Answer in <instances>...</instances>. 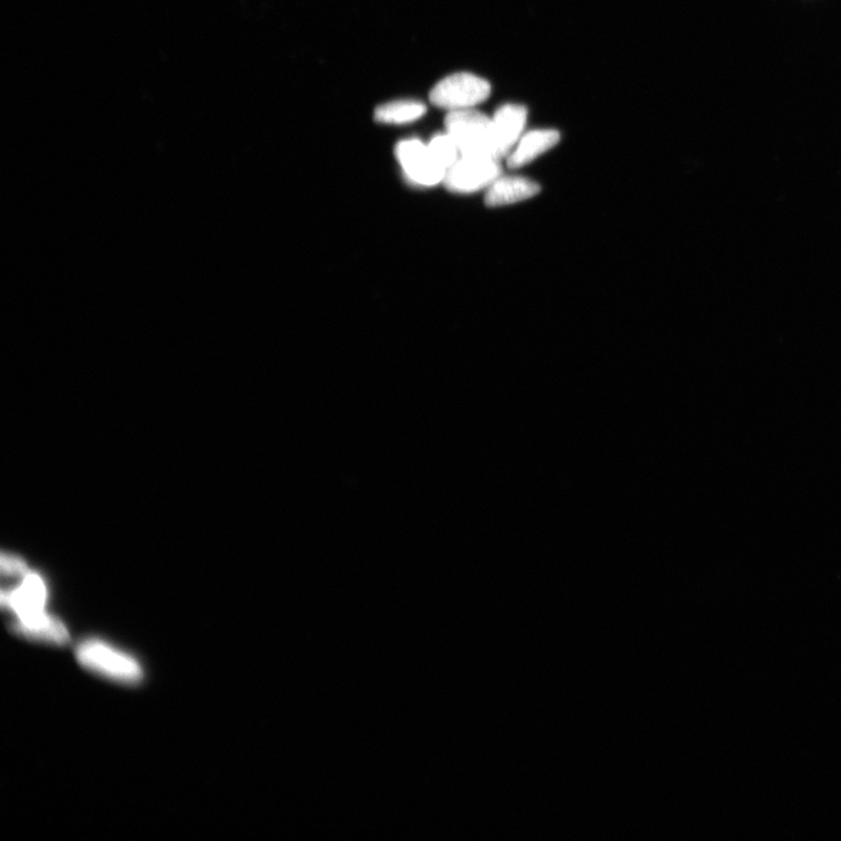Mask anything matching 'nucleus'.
I'll return each mask as SVG.
<instances>
[{
	"instance_id": "nucleus-1",
	"label": "nucleus",
	"mask_w": 841,
	"mask_h": 841,
	"mask_svg": "<svg viewBox=\"0 0 841 841\" xmlns=\"http://www.w3.org/2000/svg\"><path fill=\"white\" fill-rule=\"evenodd\" d=\"M446 134L456 143L461 156L495 157L492 120L474 109L449 112Z\"/></svg>"
},
{
	"instance_id": "nucleus-2",
	"label": "nucleus",
	"mask_w": 841,
	"mask_h": 841,
	"mask_svg": "<svg viewBox=\"0 0 841 841\" xmlns=\"http://www.w3.org/2000/svg\"><path fill=\"white\" fill-rule=\"evenodd\" d=\"M488 82L475 74L458 73L441 80L430 93V99L437 107L449 112L474 109L488 98Z\"/></svg>"
},
{
	"instance_id": "nucleus-3",
	"label": "nucleus",
	"mask_w": 841,
	"mask_h": 841,
	"mask_svg": "<svg viewBox=\"0 0 841 841\" xmlns=\"http://www.w3.org/2000/svg\"><path fill=\"white\" fill-rule=\"evenodd\" d=\"M78 662L85 667L123 683H137L141 679L138 663L125 653L104 642L87 641L76 652Z\"/></svg>"
},
{
	"instance_id": "nucleus-4",
	"label": "nucleus",
	"mask_w": 841,
	"mask_h": 841,
	"mask_svg": "<svg viewBox=\"0 0 841 841\" xmlns=\"http://www.w3.org/2000/svg\"><path fill=\"white\" fill-rule=\"evenodd\" d=\"M501 175L502 168L497 158L461 156L448 170L444 183L450 191L473 193L488 188Z\"/></svg>"
},
{
	"instance_id": "nucleus-5",
	"label": "nucleus",
	"mask_w": 841,
	"mask_h": 841,
	"mask_svg": "<svg viewBox=\"0 0 841 841\" xmlns=\"http://www.w3.org/2000/svg\"><path fill=\"white\" fill-rule=\"evenodd\" d=\"M407 178L419 187H435L444 181L446 170L435 160L428 146L419 139H406L396 149Z\"/></svg>"
},
{
	"instance_id": "nucleus-6",
	"label": "nucleus",
	"mask_w": 841,
	"mask_h": 841,
	"mask_svg": "<svg viewBox=\"0 0 841 841\" xmlns=\"http://www.w3.org/2000/svg\"><path fill=\"white\" fill-rule=\"evenodd\" d=\"M491 120L494 154L500 159L508 156L522 138L527 122V109L521 105H505Z\"/></svg>"
},
{
	"instance_id": "nucleus-7",
	"label": "nucleus",
	"mask_w": 841,
	"mask_h": 841,
	"mask_svg": "<svg viewBox=\"0 0 841 841\" xmlns=\"http://www.w3.org/2000/svg\"><path fill=\"white\" fill-rule=\"evenodd\" d=\"M22 587L14 591L3 590V606L13 609L18 619L35 617L44 612L46 602V588L35 574L27 572Z\"/></svg>"
},
{
	"instance_id": "nucleus-8",
	"label": "nucleus",
	"mask_w": 841,
	"mask_h": 841,
	"mask_svg": "<svg viewBox=\"0 0 841 841\" xmlns=\"http://www.w3.org/2000/svg\"><path fill=\"white\" fill-rule=\"evenodd\" d=\"M560 134L553 129H538L522 136L507 157L511 169H519L558 146Z\"/></svg>"
},
{
	"instance_id": "nucleus-9",
	"label": "nucleus",
	"mask_w": 841,
	"mask_h": 841,
	"mask_svg": "<svg viewBox=\"0 0 841 841\" xmlns=\"http://www.w3.org/2000/svg\"><path fill=\"white\" fill-rule=\"evenodd\" d=\"M540 185L523 177H500L492 182L485 202L491 208L506 207L537 196Z\"/></svg>"
},
{
	"instance_id": "nucleus-10",
	"label": "nucleus",
	"mask_w": 841,
	"mask_h": 841,
	"mask_svg": "<svg viewBox=\"0 0 841 841\" xmlns=\"http://www.w3.org/2000/svg\"><path fill=\"white\" fill-rule=\"evenodd\" d=\"M13 630L24 638L64 645L70 642L67 628L59 620L49 617L45 612L27 619H18Z\"/></svg>"
},
{
	"instance_id": "nucleus-11",
	"label": "nucleus",
	"mask_w": 841,
	"mask_h": 841,
	"mask_svg": "<svg viewBox=\"0 0 841 841\" xmlns=\"http://www.w3.org/2000/svg\"><path fill=\"white\" fill-rule=\"evenodd\" d=\"M427 112L422 102L414 99H400L389 102L376 111V119L387 125H404L421 118Z\"/></svg>"
},
{
	"instance_id": "nucleus-12",
	"label": "nucleus",
	"mask_w": 841,
	"mask_h": 841,
	"mask_svg": "<svg viewBox=\"0 0 841 841\" xmlns=\"http://www.w3.org/2000/svg\"><path fill=\"white\" fill-rule=\"evenodd\" d=\"M428 148L442 168L448 170L461 158L456 143L449 134H441L430 140Z\"/></svg>"
},
{
	"instance_id": "nucleus-13",
	"label": "nucleus",
	"mask_w": 841,
	"mask_h": 841,
	"mask_svg": "<svg viewBox=\"0 0 841 841\" xmlns=\"http://www.w3.org/2000/svg\"><path fill=\"white\" fill-rule=\"evenodd\" d=\"M2 568L4 572L17 574V576H25V574L29 571L23 561L7 556V554H4L2 559Z\"/></svg>"
}]
</instances>
